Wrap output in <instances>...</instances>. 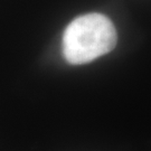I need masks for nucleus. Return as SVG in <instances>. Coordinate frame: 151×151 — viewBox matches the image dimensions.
<instances>
[{
    "instance_id": "nucleus-1",
    "label": "nucleus",
    "mask_w": 151,
    "mask_h": 151,
    "mask_svg": "<svg viewBox=\"0 0 151 151\" xmlns=\"http://www.w3.org/2000/svg\"><path fill=\"white\" fill-rule=\"evenodd\" d=\"M116 30L106 16L97 12L75 18L63 35V54L74 65L90 63L111 52L116 44Z\"/></svg>"
}]
</instances>
